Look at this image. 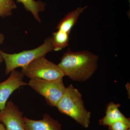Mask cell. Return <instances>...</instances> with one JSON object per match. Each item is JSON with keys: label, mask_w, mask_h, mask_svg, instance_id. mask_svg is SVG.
<instances>
[{"label": "cell", "mask_w": 130, "mask_h": 130, "mask_svg": "<svg viewBox=\"0 0 130 130\" xmlns=\"http://www.w3.org/2000/svg\"><path fill=\"white\" fill-rule=\"evenodd\" d=\"M98 58L97 55L88 51L74 52L69 48L58 65L65 76L74 81L84 82L95 72Z\"/></svg>", "instance_id": "obj_1"}, {"label": "cell", "mask_w": 130, "mask_h": 130, "mask_svg": "<svg viewBox=\"0 0 130 130\" xmlns=\"http://www.w3.org/2000/svg\"><path fill=\"white\" fill-rule=\"evenodd\" d=\"M56 107L61 113L70 116L84 128H88L91 113L85 107L81 93L72 85L66 88Z\"/></svg>", "instance_id": "obj_2"}, {"label": "cell", "mask_w": 130, "mask_h": 130, "mask_svg": "<svg viewBox=\"0 0 130 130\" xmlns=\"http://www.w3.org/2000/svg\"><path fill=\"white\" fill-rule=\"evenodd\" d=\"M53 50L51 38H47L43 44L36 48L24 50L18 53H7L1 50V54L6 64V74H9L18 68L25 67L34 60L45 56L46 54Z\"/></svg>", "instance_id": "obj_3"}, {"label": "cell", "mask_w": 130, "mask_h": 130, "mask_svg": "<svg viewBox=\"0 0 130 130\" xmlns=\"http://www.w3.org/2000/svg\"><path fill=\"white\" fill-rule=\"evenodd\" d=\"M21 72L24 76L30 79L38 78L45 80H55L63 78L65 75L58 65L48 60L45 56L32 61Z\"/></svg>", "instance_id": "obj_4"}, {"label": "cell", "mask_w": 130, "mask_h": 130, "mask_svg": "<svg viewBox=\"0 0 130 130\" xmlns=\"http://www.w3.org/2000/svg\"><path fill=\"white\" fill-rule=\"evenodd\" d=\"M28 85L44 97L47 104L56 107L66 89L63 78L48 80L38 78L30 79Z\"/></svg>", "instance_id": "obj_5"}, {"label": "cell", "mask_w": 130, "mask_h": 130, "mask_svg": "<svg viewBox=\"0 0 130 130\" xmlns=\"http://www.w3.org/2000/svg\"><path fill=\"white\" fill-rule=\"evenodd\" d=\"M23 112L12 101L7 102L6 108L0 111V123L6 130H25Z\"/></svg>", "instance_id": "obj_6"}, {"label": "cell", "mask_w": 130, "mask_h": 130, "mask_svg": "<svg viewBox=\"0 0 130 130\" xmlns=\"http://www.w3.org/2000/svg\"><path fill=\"white\" fill-rule=\"evenodd\" d=\"M10 73L6 80L0 83V111L5 109L8 100L14 91L21 86L28 85L23 81L22 72L14 70Z\"/></svg>", "instance_id": "obj_7"}, {"label": "cell", "mask_w": 130, "mask_h": 130, "mask_svg": "<svg viewBox=\"0 0 130 130\" xmlns=\"http://www.w3.org/2000/svg\"><path fill=\"white\" fill-rule=\"evenodd\" d=\"M25 130H62L61 124L48 114H44L43 118L36 120L24 116Z\"/></svg>", "instance_id": "obj_8"}, {"label": "cell", "mask_w": 130, "mask_h": 130, "mask_svg": "<svg viewBox=\"0 0 130 130\" xmlns=\"http://www.w3.org/2000/svg\"><path fill=\"white\" fill-rule=\"evenodd\" d=\"M119 104L110 102L106 108V114L104 117L99 121L101 125L110 126L117 121H121L130 124V119L126 118L119 109Z\"/></svg>", "instance_id": "obj_9"}, {"label": "cell", "mask_w": 130, "mask_h": 130, "mask_svg": "<svg viewBox=\"0 0 130 130\" xmlns=\"http://www.w3.org/2000/svg\"><path fill=\"white\" fill-rule=\"evenodd\" d=\"M88 7L87 6L79 7L68 13L60 21L56 29L70 34L80 15Z\"/></svg>", "instance_id": "obj_10"}, {"label": "cell", "mask_w": 130, "mask_h": 130, "mask_svg": "<svg viewBox=\"0 0 130 130\" xmlns=\"http://www.w3.org/2000/svg\"><path fill=\"white\" fill-rule=\"evenodd\" d=\"M18 2L21 3L24 7L28 11L30 12L34 18L39 23H41L39 13L44 11L46 8L45 3L41 1L35 0H16Z\"/></svg>", "instance_id": "obj_11"}, {"label": "cell", "mask_w": 130, "mask_h": 130, "mask_svg": "<svg viewBox=\"0 0 130 130\" xmlns=\"http://www.w3.org/2000/svg\"><path fill=\"white\" fill-rule=\"evenodd\" d=\"M69 34L58 30L54 32L51 38L53 50L59 51L68 46L69 44Z\"/></svg>", "instance_id": "obj_12"}, {"label": "cell", "mask_w": 130, "mask_h": 130, "mask_svg": "<svg viewBox=\"0 0 130 130\" xmlns=\"http://www.w3.org/2000/svg\"><path fill=\"white\" fill-rule=\"evenodd\" d=\"M17 5L13 0H0V17L11 16Z\"/></svg>", "instance_id": "obj_13"}, {"label": "cell", "mask_w": 130, "mask_h": 130, "mask_svg": "<svg viewBox=\"0 0 130 130\" xmlns=\"http://www.w3.org/2000/svg\"><path fill=\"white\" fill-rule=\"evenodd\" d=\"M109 127V130H128L130 129V124L119 121L113 123Z\"/></svg>", "instance_id": "obj_14"}, {"label": "cell", "mask_w": 130, "mask_h": 130, "mask_svg": "<svg viewBox=\"0 0 130 130\" xmlns=\"http://www.w3.org/2000/svg\"><path fill=\"white\" fill-rule=\"evenodd\" d=\"M5 37L4 35L2 33L0 32V44H2L3 43V42L4 40H5ZM1 50H0V64H1L3 61L2 56L1 54Z\"/></svg>", "instance_id": "obj_15"}, {"label": "cell", "mask_w": 130, "mask_h": 130, "mask_svg": "<svg viewBox=\"0 0 130 130\" xmlns=\"http://www.w3.org/2000/svg\"><path fill=\"white\" fill-rule=\"evenodd\" d=\"M0 130H6L5 125L1 123H0Z\"/></svg>", "instance_id": "obj_16"}, {"label": "cell", "mask_w": 130, "mask_h": 130, "mask_svg": "<svg viewBox=\"0 0 130 130\" xmlns=\"http://www.w3.org/2000/svg\"><path fill=\"white\" fill-rule=\"evenodd\" d=\"M130 0H129V3H130Z\"/></svg>", "instance_id": "obj_17"}, {"label": "cell", "mask_w": 130, "mask_h": 130, "mask_svg": "<svg viewBox=\"0 0 130 130\" xmlns=\"http://www.w3.org/2000/svg\"><path fill=\"white\" fill-rule=\"evenodd\" d=\"M128 130H130V129H128Z\"/></svg>", "instance_id": "obj_18"}]
</instances>
